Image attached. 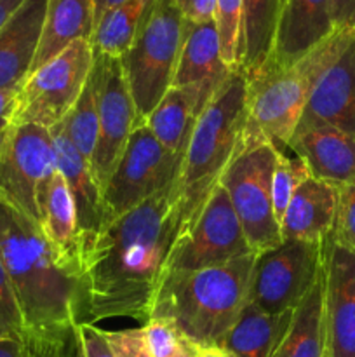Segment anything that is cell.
Instances as JSON below:
<instances>
[{
	"label": "cell",
	"instance_id": "cell-9",
	"mask_svg": "<svg viewBox=\"0 0 355 357\" xmlns=\"http://www.w3.org/2000/svg\"><path fill=\"white\" fill-rule=\"evenodd\" d=\"M180 153L167 150L146 124H136L103 190L104 223L125 215L176 181Z\"/></svg>",
	"mask_w": 355,
	"mask_h": 357
},
{
	"label": "cell",
	"instance_id": "cell-2",
	"mask_svg": "<svg viewBox=\"0 0 355 357\" xmlns=\"http://www.w3.org/2000/svg\"><path fill=\"white\" fill-rule=\"evenodd\" d=\"M0 260L23 317L24 357H66L80 324V272L40 225L0 197Z\"/></svg>",
	"mask_w": 355,
	"mask_h": 357
},
{
	"label": "cell",
	"instance_id": "cell-12",
	"mask_svg": "<svg viewBox=\"0 0 355 357\" xmlns=\"http://www.w3.org/2000/svg\"><path fill=\"white\" fill-rule=\"evenodd\" d=\"M54 171L49 129L17 124L7 131L0 149V197L37 225L42 223L38 190Z\"/></svg>",
	"mask_w": 355,
	"mask_h": 357
},
{
	"label": "cell",
	"instance_id": "cell-32",
	"mask_svg": "<svg viewBox=\"0 0 355 357\" xmlns=\"http://www.w3.org/2000/svg\"><path fill=\"white\" fill-rule=\"evenodd\" d=\"M143 331L152 357H197L202 351L164 317H150Z\"/></svg>",
	"mask_w": 355,
	"mask_h": 357
},
{
	"label": "cell",
	"instance_id": "cell-43",
	"mask_svg": "<svg viewBox=\"0 0 355 357\" xmlns=\"http://www.w3.org/2000/svg\"><path fill=\"white\" fill-rule=\"evenodd\" d=\"M197 357H232V356L226 354V352L221 351V349H202Z\"/></svg>",
	"mask_w": 355,
	"mask_h": 357
},
{
	"label": "cell",
	"instance_id": "cell-3",
	"mask_svg": "<svg viewBox=\"0 0 355 357\" xmlns=\"http://www.w3.org/2000/svg\"><path fill=\"white\" fill-rule=\"evenodd\" d=\"M256 253L230 264L167 274L152 317L169 319L198 349H219L249 298Z\"/></svg>",
	"mask_w": 355,
	"mask_h": 357
},
{
	"label": "cell",
	"instance_id": "cell-15",
	"mask_svg": "<svg viewBox=\"0 0 355 357\" xmlns=\"http://www.w3.org/2000/svg\"><path fill=\"white\" fill-rule=\"evenodd\" d=\"M333 126L355 138V28L308 98L298 128Z\"/></svg>",
	"mask_w": 355,
	"mask_h": 357
},
{
	"label": "cell",
	"instance_id": "cell-17",
	"mask_svg": "<svg viewBox=\"0 0 355 357\" xmlns=\"http://www.w3.org/2000/svg\"><path fill=\"white\" fill-rule=\"evenodd\" d=\"M49 131L52 138L56 169L65 178L73 202H75L79 241L82 246L87 241L93 239L104 225L103 192L94 178L90 164L70 143L63 126L58 124Z\"/></svg>",
	"mask_w": 355,
	"mask_h": 357
},
{
	"label": "cell",
	"instance_id": "cell-45",
	"mask_svg": "<svg viewBox=\"0 0 355 357\" xmlns=\"http://www.w3.org/2000/svg\"><path fill=\"white\" fill-rule=\"evenodd\" d=\"M6 135H7V132H2V131H0V149H2L3 139H6Z\"/></svg>",
	"mask_w": 355,
	"mask_h": 357
},
{
	"label": "cell",
	"instance_id": "cell-38",
	"mask_svg": "<svg viewBox=\"0 0 355 357\" xmlns=\"http://www.w3.org/2000/svg\"><path fill=\"white\" fill-rule=\"evenodd\" d=\"M19 87L0 89V131L2 132L9 131L14 124V115H16L17 93H19Z\"/></svg>",
	"mask_w": 355,
	"mask_h": 357
},
{
	"label": "cell",
	"instance_id": "cell-10",
	"mask_svg": "<svg viewBox=\"0 0 355 357\" xmlns=\"http://www.w3.org/2000/svg\"><path fill=\"white\" fill-rule=\"evenodd\" d=\"M324 243L282 241L258 253L251 272L247 302L270 314L296 310L322 274Z\"/></svg>",
	"mask_w": 355,
	"mask_h": 357
},
{
	"label": "cell",
	"instance_id": "cell-39",
	"mask_svg": "<svg viewBox=\"0 0 355 357\" xmlns=\"http://www.w3.org/2000/svg\"><path fill=\"white\" fill-rule=\"evenodd\" d=\"M331 13L336 30L355 28V0H331Z\"/></svg>",
	"mask_w": 355,
	"mask_h": 357
},
{
	"label": "cell",
	"instance_id": "cell-46",
	"mask_svg": "<svg viewBox=\"0 0 355 357\" xmlns=\"http://www.w3.org/2000/svg\"><path fill=\"white\" fill-rule=\"evenodd\" d=\"M285 2V0H281V9H282V3H284Z\"/></svg>",
	"mask_w": 355,
	"mask_h": 357
},
{
	"label": "cell",
	"instance_id": "cell-28",
	"mask_svg": "<svg viewBox=\"0 0 355 357\" xmlns=\"http://www.w3.org/2000/svg\"><path fill=\"white\" fill-rule=\"evenodd\" d=\"M281 0H244L242 3V59L246 75L260 70L274 49Z\"/></svg>",
	"mask_w": 355,
	"mask_h": 357
},
{
	"label": "cell",
	"instance_id": "cell-20",
	"mask_svg": "<svg viewBox=\"0 0 355 357\" xmlns=\"http://www.w3.org/2000/svg\"><path fill=\"white\" fill-rule=\"evenodd\" d=\"M340 188L310 176L292 195L281 220L282 241L324 243L331 236Z\"/></svg>",
	"mask_w": 355,
	"mask_h": 357
},
{
	"label": "cell",
	"instance_id": "cell-34",
	"mask_svg": "<svg viewBox=\"0 0 355 357\" xmlns=\"http://www.w3.org/2000/svg\"><path fill=\"white\" fill-rule=\"evenodd\" d=\"M23 317H21L9 275L0 260V338L23 342Z\"/></svg>",
	"mask_w": 355,
	"mask_h": 357
},
{
	"label": "cell",
	"instance_id": "cell-27",
	"mask_svg": "<svg viewBox=\"0 0 355 357\" xmlns=\"http://www.w3.org/2000/svg\"><path fill=\"white\" fill-rule=\"evenodd\" d=\"M157 0H124L103 14L90 37L94 52L122 58L148 20Z\"/></svg>",
	"mask_w": 355,
	"mask_h": 357
},
{
	"label": "cell",
	"instance_id": "cell-14",
	"mask_svg": "<svg viewBox=\"0 0 355 357\" xmlns=\"http://www.w3.org/2000/svg\"><path fill=\"white\" fill-rule=\"evenodd\" d=\"M326 356L355 357V253L326 239Z\"/></svg>",
	"mask_w": 355,
	"mask_h": 357
},
{
	"label": "cell",
	"instance_id": "cell-16",
	"mask_svg": "<svg viewBox=\"0 0 355 357\" xmlns=\"http://www.w3.org/2000/svg\"><path fill=\"white\" fill-rule=\"evenodd\" d=\"M334 30L331 0H285L278 14L274 49L263 66H291Z\"/></svg>",
	"mask_w": 355,
	"mask_h": 357
},
{
	"label": "cell",
	"instance_id": "cell-29",
	"mask_svg": "<svg viewBox=\"0 0 355 357\" xmlns=\"http://www.w3.org/2000/svg\"><path fill=\"white\" fill-rule=\"evenodd\" d=\"M59 124L65 129L70 143L90 164L97 142V98L93 75L87 80L77 103L73 105L72 110L68 112V115Z\"/></svg>",
	"mask_w": 355,
	"mask_h": 357
},
{
	"label": "cell",
	"instance_id": "cell-33",
	"mask_svg": "<svg viewBox=\"0 0 355 357\" xmlns=\"http://www.w3.org/2000/svg\"><path fill=\"white\" fill-rule=\"evenodd\" d=\"M329 239L355 253V180L340 187L336 218Z\"/></svg>",
	"mask_w": 355,
	"mask_h": 357
},
{
	"label": "cell",
	"instance_id": "cell-37",
	"mask_svg": "<svg viewBox=\"0 0 355 357\" xmlns=\"http://www.w3.org/2000/svg\"><path fill=\"white\" fill-rule=\"evenodd\" d=\"M181 14L191 23H205L214 21L216 0H176Z\"/></svg>",
	"mask_w": 355,
	"mask_h": 357
},
{
	"label": "cell",
	"instance_id": "cell-21",
	"mask_svg": "<svg viewBox=\"0 0 355 357\" xmlns=\"http://www.w3.org/2000/svg\"><path fill=\"white\" fill-rule=\"evenodd\" d=\"M232 72L221 59L214 21L191 23L184 20L183 44L171 87L205 86L218 89Z\"/></svg>",
	"mask_w": 355,
	"mask_h": 357
},
{
	"label": "cell",
	"instance_id": "cell-1",
	"mask_svg": "<svg viewBox=\"0 0 355 357\" xmlns=\"http://www.w3.org/2000/svg\"><path fill=\"white\" fill-rule=\"evenodd\" d=\"M176 181L101 227L80 246V323L129 317L145 324L181 234Z\"/></svg>",
	"mask_w": 355,
	"mask_h": 357
},
{
	"label": "cell",
	"instance_id": "cell-36",
	"mask_svg": "<svg viewBox=\"0 0 355 357\" xmlns=\"http://www.w3.org/2000/svg\"><path fill=\"white\" fill-rule=\"evenodd\" d=\"M75 335L84 357H115L113 351L104 338L103 330L96 328L94 324H77Z\"/></svg>",
	"mask_w": 355,
	"mask_h": 357
},
{
	"label": "cell",
	"instance_id": "cell-25",
	"mask_svg": "<svg viewBox=\"0 0 355 357\" xmlns=\"http://www.w3.org/2000/svg\"><path fill=\"white\" fill-rule=\"evenodd\" d=\"M292 317L294 310L270 314L247 302L219 349L232 357H271L287 333Z\"/></svg>",
	"mask_w": 355,
	"mask_h": 357
},
{
	"label": "cell",
	"instance_id": "cell-11",
	"mask_svg": "<svg viewBox=\"0 0 355 357\" xmlns=\"http://www.w3.org/2000/svg\"><path fill=\"white\" fill-rule=\"evenodd\" d=\"M249 253L253 251L228 194L218 185L194 225L178 237L167 274L218 267Z\"/></svg>",
	"mask_w": 355,
	"mask_h": 357
},
{
	"label": "cell",
	"instance_id": "cell-26",
	"mask_svg": "<svg viewBox=\"0 0 355 357\" xmlns=\"http://www.w3.org/2000/svg\"><path fill=\"white\" fill-rule=\"evenodd\" d=\"M271 357H326V317H324V268L305 296Z\"/></svg>",
	"mask_w": 355,
	"mask_h": 357
},
{
	"label": "cell",
	"instance_id": "cell-30",
	"mask_svg": "<svg viewBox=\"0 0 355 357\" xmlns=\"http://www.w3.org/2000/svg\"><path fill=\"white\" fill-rule=\"evenodd\" d=\"M285 150L287 149H277V159H275L274 174H271V206H274V215L278 225L294 192L303 181L310 178L305 160L292 152L289 155Z\"/></svg>",
	"mask_w": 355,
	"mask_h": 357
},
{
	"label": "cell",
	"instance_id": "cell-44",
	"mask_svg": "<svg viewBox=\"0 0 355 357\" xmlns=\"http://www.w3.org/2000/svg\"><path fill=\"white\" fill-rule=\"evenodd\" d=\"M66 357H84L82 351H80L79 340H77V335H75V340H73V344H72V349H70L68 356H66Z\"/></svg>",
	"mask_w": 355,
	"mask_h": 357
},
{
	"label": "cell",
	"instance_id": "cell-23",
	"mask_svg": "<svg viewBox=\"0 0 355 357\" xmlns=\"http://www.w3.org/2000/svg\"><path fill=\"white\" fill-rule=\"evenodd\" d=\"M94 31V0H47L40 40L31 72L40 68L77 40H89Z\"/></svg>",
	"mask_w": 355,
	"mask_h": 357
},
{
	"label": "cell",
	"instance_id": "cell-40",
	"mask_svg": "<svg viewBox=\"0 0 355 357\" xmlns=\"http://www.w3.org/2000/svg\"><path fill=\"white\" fill-rule=\"evenodd\" d=\"M0 357H24L21 342L10 338H0Z\"/></svg>",
	"mask_w": 355,
	"mask_h": 357
},
{
	"label": "cell",
	"instance_id": "cell-19",
	"mask_svg": "<svg viewBox=\"0 0 355 357\" xmlns=\"http://www.w3.org/2000/svg\"><path fill=\"white\" fill-rule=\"evenodd\" d=\"M47 0H24L0 30V89L19 87L30 75Z\"/></svg>",
	"mask_w": 355,
	"mask_h": 357
},
{
	"label": "cell",
	"instance_id": "cell-31",
	"mask_svg": "<svg viewBox=\"0 0 355 357\" xmlns=\"http://www.w3.org/2000/svg\"><path fill=\"white\" fill-rule=\"evenodd\" d=\"M242 3L244 0H216L214 24L221 59L230 70L240 68L242 59Z\"/></svg>",
	"mask_w": 355,
	"mask_h": 357
},
{
	"label": "cell",
	"instance_id": "cell-5",
	"mask_svg": "<svg viewBox=\"0 0 355 357\" xmlns=\"http://www.w3.org/2000/svg\"><path fill=\"white\" fill-rule=\"evenodd\" d=\"M350 31L352 28L334 30L291 66H261L246 75L244 145L271 143L277 149H287L313 87L345 47Z\"/></svg>",
	"mask_w": 355,
	"mask_h": 357
},
{
	"label": "cell",
	"instance_id": "cell-22",
	"mask_svg": "<svg viewBox=\"0 0 355 357\" xmlns=\"http://www.w3.org/2000/svg\"><path fill=\"white\" fill-rule=\"evenodd\" d=\"M218 89L205 86L171 87L145 124L167 150L183 155L198 115Z\"/></svg>",
	"mask_w": 355,
	"mask_h": 357
},
{
	"label": "cell",
	"instance_id": "cell-42",
	"mask_svg": "<svg viewBox=\"0 0 355 357\" xmlns=\"http://www.w3.org/2000/svg\"><path fill=\"white\" fill-rule=\"evenodd\" d=\"M124 0H94V26L103 17V14H106L108 10L113 9L115 6H118Z\"/></svg>",
	"mask_w": 355,
	"mask_h": 357
},
{
	"label": "cell",
	"instance_id": "cell-4",
	"mask_svg": "<svg viewBox=\"0 0 355 357\" xmlns=\"http://www.w3.org/2000/svg\"><path fill=\"white\" fill-rule=\"evenodd\" d=\"M246 93V72L242 68L233 70L195 122L176 178L183 223L181 234L194 225L209 195L218 187L223 173L242 146Z\"/></svg>",
	"mask_w": 355,
	"mask_h": 357
},
{
	"label": "cell",
	"instance_id": "cell-8",
	"mask_svg": "<svg viewBox=\"0 0 355 357\" xmlns=\"http://www.w3.org/2000/svg\"><path fill=\"white\" fill-rule=\"evenodd\" d=\"M94 65L89 40H77L24 79L17 93L14 124L52 129L68 115L82 94Z\"/></svg>",
	"mask_w": 355,
	"mask_h": 357
},
{
	"label": "cell",
	"instance_id": "cell-6",
	"mask_svg": "<svg viewBox=\"0 0 355 357\" xmlns=\"http://www.w3.org/2000/svg\"><path fill=\"white\" fill-rule=\"evenodd\" d=\"M183 30L184 17L176 0H157L131 49L120 58L136 107V124H145L173 86Z\"/></svg>",
	"mask_w": 355,
	"mask_h": 357
},
{
	"label": "cell",
	"instance_id": "cell-18",
	"mask_svg": "<svg viewBox=\"0 0 355 357\" xmlns=\"http://www.w3.org/2000/svg\"><path fill=\"white\" fill-rule=\"evenodd\" d=\"M287 150L305 160L312 178L338 188L355 180V138L341 129L299 128L289 139Z\"/></svg>",
	"mask_w": 355,
	"mask_h": 357
},
{
	"label": "cell",
	"instance_id": "cell-41",
	"mask_svg": "<svg viewBox=\"0 0 355 357\" xmlns=\"http://www.w3.org/2000/svg\"><path fill=\"white\" fill-rule=\"evenodd\" d=\"M23 2L24 0H0V30L13 17V14L19 9Z\"/></svg>",
	"mask_w": 355,
	"mask_h": 357
},
{
	"label": "cell",
	"instance_id": "cell-24",
	"mask_svg": "<svg viewBox=\"0 0 355 357\" xmlns=\"http://www.w3.org/2000/svg\"><path fill=\"white\" fill-rule=\"evenodd\" d=\"M42 230L49 243L80 272V241L77 211L70 188L58 169L42 183L38 190Z\"/></svg>",
	"mask_w": 355,
	"mask_h": 357
},
{
	"label": "cell",
	"instance_id": "cell-47",
	"mask_svg": "<svg viewBox=\"0 0 355 357\" xmlns=\"http://www.w3.org/2000/svg\"><path fill=\"white\" fill-rule=\"evenodd\" d=\"M326 357H327V356H326Z\"/></svg>",
	"mask_w": 355,
	"mask_h": 357
},
{
	"label": "cell",
	"instance_id": "cell-35",
	"mask_svg": "<svg viewBox=\"0 0 355 357\" xmlns=\"http://www.w3.org/2000/svg\"><path fill=\"white\" fill-rule=\"evenodd\" d=\"M103 335L115 357H152L143 326L118 331H103Z\"/></svg>",
	"mask_w": 355,
	"mask_h": 357
},
{
	"label": "cell",
	"instance_id": "cell-7",
	"mask_svg": "<svg viewBox=\"0 0 355 357\" xmlns=\"http://www.w3.org/2000/svg\"><path fill=\"white\" fill-rule=\"evenodd\" d=\"M277 146L244 145L223 173L219 185L228 194L253 253L274 250L282 243L281 225L271 206V174Z\"/></svg>",
	"mask_w": 355,
	"mask_h": 357
},
{
	"label": "cell",
	"instance_id": "cell-13",
	"mask_svg": "<svg viewBox=\"0 0 355 357\" xmlns=\"http://www.w3.org/2000/svg\"><path fill=\"white\" fill-rule=\"evenodd\" d=\"M90 75L97 98V142L90 169L103 192L136 128V107L120 58L94 52Z\"/></svg>",
	"mask_w": 355,
	"mask_h": 357
}]
</instances>
